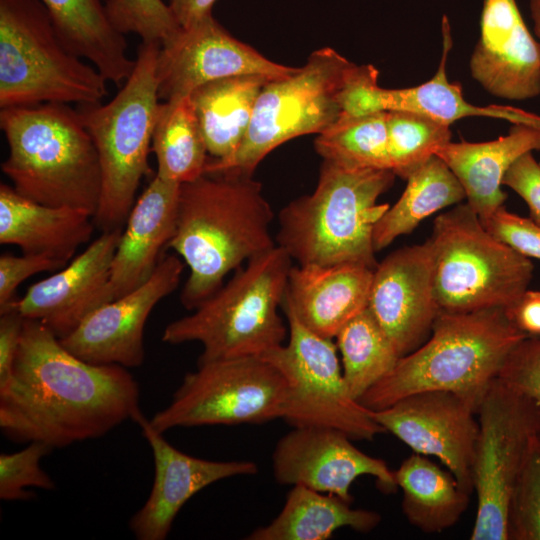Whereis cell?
<instances>
[{
  "instance_id": "cell-37",
  "label": "cell",
  "mask_w": 540,
  "mask_h": 540,
  "mask_svg": "<svg viewBox=\"0 0 540 540\" xmlns=\"http://www.w3.org/2000/svg\"><path fill=\"white\" fill-rule=\"evenodd\" d=\"M507 526L509 540H540V437L511 493Z\"/></svg>"
},
{
  "instance_id": "cell-17",
  "label": "cell",
  "mask_w": 540,
  "mask_h": 540,
  "mask_svg": "<svg viewBox=\"0 0 540 540\" xmlns=\"http://www.w3.org/2000/svg\"><path fill=\"white\" fill-rule=\"evenodd\" d=\"M345 433L328 427H293L277 442L273 474L278 483L302 485L352 503L353 482L360 476L376 478L380 488H397L394 471L386 462L359 450Z\"/></svg>"
},
{
  "instance_id": "cell-42",
  "label": "cell",
  "mask_w": 540,
  "mask_h": 540,
  "mask_svg": "<svg viewBox=\"0 0 540 540\" xmlns=\"http://www.w3.org/2000/svg\"><path fill=\"white\" fill-rule=\"evenodd\" d=\"M67 263L41 254H27L15 256L2 254L0 256V312L13 306L16 298V289L27 278L34 274L56 271L65 267Z\"/></svg>"
},
{
  "instance_id": "cell-11",
  "label": "cell",
  "mask_w": 540,
  "mask_h": 540,
  "mask_svg": "<svg viewBox=\"0 0 540 540\" xmlns=\"http://www.w3.org/2000/svg\"><path fill=\"white\" fill-rule=\"evenodd\" d=\"M474 461L475 522L470 539L509 540L507 514L514 485L540 437V409L529 397L495 378L477 409Z\"/></svg>"
},
{
  "instance_id": "cell-24",
  "label": "cell",
  "mask_w": 540,
  "mask_h": 540,
  "mask_svg": "<svg viewBox=\"0 0 540 540\" xmlns=\"http://www.w3.org/2000/svg\"><path fill=\"white\" fill-rule=\"evenodd\" d=\"M540 151V127L512 124L508 133L486 142H452L440 148V157L461 183L467 204L480 221L504 205L502 182L512 164L526 153Z\"/></svg>"
},
{
  "instance_id": "cell-16",
  "label": "cell",
  "mask_w": 540,
  "mask_h": 540,
  "mask_svg": "<svg viewBox=\"0 0 540 540\" xmlns=\"http://www.w3.org/2000/svg\"><path fill=\"white\" fill-rule=\"evenodd\" d=\"M184 267L178 255L162 257L145 283L96 309L61 344L91 364L141 366L145 323L153 308L176 290Z\"/></svg>"
},
{
  "instance_id": "cell-29",
  "label": "cell",
  "mask_w": 540,
  "mask_h": 540,
  "mask_svg": "<svg viewBox=\"0 0 540 540\" xmlns=\"http://www.w3.org/2000/svg\"><path fill=\"white\" fill-rule=\"evenodd\" d=\"M442 54L437 71L428 81L417 86L386 89L387 111L402 110L427 115L437 121L451 125L466 117H488L506 120L511 124H527L540 127V116L504 105L477 106L463 96L459 83L447 77V62L452 48L449 19L442 17Z\"/></svg>"
},
{
  "instance_id": "cell-25",
  "label": "cell",
  "mask_w": 540,
  "mask_h": 540,
  "mask_svg": "<svg viewBox=\"0 0 540 540\" xmlns=\"http://www.w3.org/2000/svg\"><path fill=\"white\" fill-rule=\"evenodd\" d=\"M87 211L48 206L0 185V243L15 245L27 254H41L67 263L94 231Z\"/></svg>"
},
{
  "instance_id": "cell-5",
  "label": "cell",
  "mask_w": 540,
  "mask_h": 540,
  "mask_svg": "<svg viewBox=\"0 0 540 540\" xmlns=\"http://www.w3.org/2000/svg\"><path fill=\"white\" fill-rule=\"evenodd\" d=\"M0 127L9 147L1 170L20 195L95 216L100 162L78 110L62 103L3 108Z\"/></svg>"
},
{
  "instance_id": "cell-6",
  "label": "cell",
  "mask_w": 540,
  "mask_h": 540,
  "mask_svg": "<svg viewBox=\"0 0 540 540\" xmlns=\"http://www.w3.org/2000/svg\"><path fill=\"white\" fill-rule=\"evenodd\" d=\"M292 265L277 245L251 258L193 313L169 323L162 340L171 345L198 342L197 364L261 356L284 344L289 330L278 309Z\"/></svg>"
},
{
  "instance_id": "cell-33",
  "label": "cell",
  "mask_w": 540,
  "mask_h": 540,
  "mask_svg": "<svg viewBox=\"0 0 540 540\" xmlns=\"http://www.w3.org/2000/svg\"><path fill=\"white\" fill-rule=\"evenodd\" d=\"M347 387L356 400L388 374L400 356L368 308L335 336Z\"/></svg>"
},
{
  "instance_id": "cell-38",
  "label": "cell",
  "mask_w": 540,
  "mask_h": 540,
  "mask_svg": "<svg viewBox=\"0 0 540 540\" xmlns=\"http://www.w3.org/2000/svg\"><path fill=\"white\" fill-rule=\"evenodd\" d=\"M52 448L41 442H30L18 452L0 455V498L5 501L29 500L35 496L27 487L53 490L55 483L40 467L42 457Z\"/></svg>"
},
{
  "instance_id": "cell-40",
  "label": "cell",
  "mask_w": 540,
  "mask_h": 540,
  "mask_svg": "<svg viewBox=\"0 0 540 540\" xmlns=\"http://www.w3.org/2000/svg\"><path fill=\"white\" fill-rule=\"evenodd\" d=\"M498 378L540 409V338L527 336L511 351Z\"/></svg>"
},
{
  "instance_id": "cell-10",
  "label": "cell",
  "mask_w": 540,
  "mask_h": 540,
  "mask_svg": "<svg viewBox=\"0 0 540 540\" xmlns=\"http://www.w3.org/2000/svg\"><path fill=\"white\" fill-rule=\"evenodd\" d=\"M351 64L325 47L311 53L305 65L291 75L270 80L256 100L241 145L227 159H209L205 173L253 175L266 155L281 144L328 129L339 117L337 95Z\"/></svg>"
},
{
  "instance_id": "cell-13",
  "label": "cell",
  "mask_w": 540,
  "mask_h": 540,
  "mask_svg": "<svg viewBox=\"0 0 540 540\" xmlns=\"http://www.w3.org/2000/svg\"><path fill=\"white\" fill-rule=\"evenodd\" d=\"M288 341L260 357L274 365L288 384L283 420L293 427L337 429L352 440L372 441L386 432L370 410L353 398L332 338L307 329L288 310Z\"/></svg>"
},
{
  "instance_id": "cell-22",
  "label": "cell",
  "mask_w": 540,
  "mask_h": 540,
  "mask_svg": "<svg viewBox=\"0 0 540 540\" xmlns=\"http://www.w3.org/2000/svg\"><path fill=\"white\" fill-rule=\"evenodd\" d=\"M373 272L354 263L292 265L281 308L310 331L333 339L367 308Z\"/></svg>"
},
{
  "instance_id": "cell-3",
  "label": "cell",
  "mask_w": 540,
  "mask_h": 540,
  "mask_svg": "<svg viewBox=\"0 0 540 540\" xmlns=\"http://www.w3.org/2000/svg\"><path fill=\"white\" fill-rule=\"evenodd\" d=\"M527 335L503 308L439 311L429 339L402 356L358 400L369 410L427 390H447L480 402L511 351Z\"/></svg>"
},
{
  "instance_id": "cell-43",
  "label": "cell",
  "mask_w": 540,
  "mask_h": 540,
  "mask_svg": "<svg viewBox=\"0 0 540 540\" xmlns=\"http://www.w3.org/2000/svg\"><path fill=\"white\" fill-rule=\"evenodd\" d=\"M502 184L526 202L530 218L540 224V162L535 160L532 152L524 154L512 164Z\"/></svg>"
},
{
  "instance_id": "cell-45",
  "label": "cell",
  "mask_w": 540,
  "mask_h": 540,
  "mask_svg": "<svg viewBox=\"0 0 540 540\" xmlns=\"http://www.w3.org/2000/svg\"><path fill=\"white\" fill-rule=\"evenodd\" d=\"M505 311L520 331L527 336L540 338V291L526 290L521 298Z\"/></svg>"
},
{
  "instance_id": "cell-12",
  "label": "cell",
  "mask_w": 540,
  "mask_h": 540,
  "mask_svg": "<svg viewBox=\"0 0 540 540\" xmlns=\"http://www.w3.org/2000/svg\"><path fill=\"white\" fill-rule=\"evenodd\" d=\"M287 399L284 375L264 358L220 359L197 364L149 421L161 433L176 427L261 424L283 418Z\"/></svg>"
},
{
  "instance_id": "cell-23",
  "label": "cell",
  "mask_w": 540,
  "mask_h": 540,
  "mask_svg": "<svg viewBox=\"0 0 540 540\" xmlns=\"http://www.w3.org/2000/svg\"><path fill=\"white\" fill-rule=\"evenodd\" d=\"M180 185L154 176L135 201L111 264L114 299L145 283L174 236Z\"/></svg>"
},
{
  "instance_id": "cell-32",
  "label": "cell",
  "mask_w": 540,
  "mask_h": 540,
  "mask_svg": "<svg viewBox=\"0 0 540 540\" xmlns=\"http://www.w3.org/2000/svg\"><path fill=\"white\" fill-rule=\"evenodd\" d=\"M151 151L163 180L183 184L205 174L209 153L190 95L160 103Z\"/></svg>"
},
{
  "instance_id": "cell-35",
  "label": "cell",
  "mask_w": 540,
  "mask_h": 540,
  "mask_svg": "<svg viewBox=\"0 0 540 540\" xmlns=\"http://www.w3.org/2000/svg\"><path fill=\"white\" fill-rule=\"evenodd\" d=\"M450 141V125L416 112L387 111L390 168L402 179L406 180Z\"/></svg>"
},
{
  "instance_id": "cell-14",
  "label": "cell",
  "mask_w": 540,
  "mask_h": 540,
  "mask_svg": "<svg viewBox=\"0 0 540 540\" xmlns=\"http://www.w3.org/2000/svg\"><path fill=\"white\" fill-rule=\"evenodd\" d=\"M479 402L447 390L408 395L372 418L415 453L437 457L462 490L474 491V461L479 433Z\"/></svg>"
},
{
  "instance_id": "cell-15",
  "label": "cell",
  "mask_w": 540,
  "mask_h": 540,
  "mask_svg": "<svg viewBox=\"0 0 540 540\" xmlns=\"http://www.w3.org/2000/svg\"><path fill=\"white\" fill-rule=\"evenodd\" d=\"M297 69L273 62L236 39L210 13L181 27L161 44L156 63L158 97L173 100L208 82L232 76L279 79Z\"/></svg>"
},
{
  "instance_id": "cell-2",
  "label": "cell",
  "mask_w": 540,
  "mask_h": 540,
  "mask_svg": "<svg viewBox=\"0 0 540 540\" xmlns=\"http://www.w3.org/2000/svg\"><path fill=\"white\" fill-rule=\"evenodd\" d=\"M273 218L253 175L205 173L181 184L176 230L168 244L189 268L181 303L195 309L230 272L274 248Z\"/></svg>"
},
{
  "instance_id": "cell-44",
  "label": "cell",
  "mask_w": 540,
  "mask_h": 540,
  "mask_svg": "<svg viewBox=\"0 0 540 540\" xmlns=\"http://www.w3.org/2000/svg\"><path fill=\"white\" fill-rule=\"evenodd\" d=\"M24 320L14 305L0 313V387L12 374Z\"/></svg>"
},
{
  "instance_id": "cell-1",
  "label": "cell",
  "mask_w": 540,
  "mask_h": 540,
  "mask_svg": "<svg viewBox=\"0 0 540 540\" xmlns=\"http://www.w3.org/2000/svg\"><path fill=\"white\" fill-rule=\"evenodd\" d=\"M139 402L127 368L88 363L43 323L25 319L12 374L0 387V428L15 442L63 448L134 420Z\"/></svg>"
},
{
  "instance_id": "cell-26",
  "label": "cell",
  "mask_w": 540,
  "mask_h": 540,
  "mask_svg": "<svg viewBox=\"0 0 540 540\" xmlns=\"http://www.w3.org/2000/svg\"><path fill=\"white\" fill-rule=\"evenodd\" d=\"M69 52L90 61L116 84L132 74L136 60L127 55L125 36L111 24L101 0H41Z\"/></svg>"
},
{
  "instance_id": "cell-20",
  "label": "cell",
  "mask_w": 540,
  "mask_h": 540,
  "mask_svg": "<svg viewBox=\"0 0 540 540\" xmlns=\"http://www.w3.org/2000/svg\"><path fill=\"white\" fill-rule=\"evenodd\" d=\"M151 447L154 481L144 505L132 516L129 528L139 540H164L184 504L207 486L235 476L257 473L247 460L213 461L188 455L172 446L142 412L135 419Z\"/></svg>"
},
{
  "instance_id": "cell-41",
  "label": "cell",
  "mask_w": 540,
  "mask_h": 540,
  "mask_svg": "<svg viewBox=\"0 0 540 540\" xmlns=\"http://www.w3.org/2000/svg\"><path fill=\"white\" fill-rule=\"evenodd\" d=\"M497 239L527 258L540 260V224L509 212L504 205L481 222Z\"/></svg>"
},
{
  "instance_id": "cell-34",
  "label": "cell",
  "mask_w": 540,
  "mask_h": 540,
  "mask_svg": "<svg viewBox=\"0 0 540 540\" xmlns=\"http://www.w3.org/2000/svg\"><path fill=\"white\" fill-rule=\"evenodd\" d=\"M316 152L344 165L391 170L387 146V111L337 119L318 134Z\"/></svg>"
},
{
  "instance_id": "cell-18",
  "label": "cell",
  "mask_w": 540,
  "mask_h": 540,
  "mask_svg": "<svg viewBox=\"0 0 540 540\" xmlns=\"http://www.w3.org/2000/svg\"><path fill=\"white\" fill-rule=\"evenodd\" d=\"M367 308L400 357L423 343L440 311L427 240L397 249L377 264Z\"/></svg>"
},
{
  "instance_id": "cell-36",
  "label": "cell",
  "mask_w": 540,
  "mask_h": 540,
  "mask_svg": "<svg viewBox=\"0 0 540 540\" xmlns=\"http://www.w3.org/2000/svg\"><path fill=\"white\" fill-rule=\"evenodd\" d=\"M105 10L112 26L121 34L135 33L142 42L162 44L181 26L162 0H106Z\"/></svg>"
},
{
  "instance_id": "cell-47",
  "label": "cell",
  "mask_w": 540,
  "mask_h": 540,
  "mask_svg": "<svg viewBox=\"0 0 540 540\" xmlns=\"http://www.w3.org/2000/svg\"><path fill=\"white\" fill-rule=\"evenodd\" d=\"M530 12L534 26V32L540 47V0H530Z\"/></svg>"
},
{
  "instance_id": "cell-46",
  "label": "cell",
  "mask_w": 540,
  "mask_h": 540,
  "mask_svg": "<svg viewBox=\"0 0 540 540\" xmlns=\"http://www.w3.org/2000/svg\"><path fill=\"white\" fill-rule=\"evenodd\" d=\"M216 0H168L177 22L181 27H187L204 16L212 13Z\"/></svg>"
},
{
  "instance_id": "cell-28",
  "label": "cell",
  "mask_w": 540,
  "mask_h": 540,
  "mask_svg": "<svg viewBox=\"0 0 540 540\" xmlns=\"http://www.w3.org/2000/svg\"><path fill=\"white\" fill-rule=\"evenodd\" d=\"M274 79L239 75L208 82L190 94L209 155L227 159L241 145L262 88Z\"/></svg>"
},
{
  "instance_id": "cell-9",
  "label": "cell",
  "mask_w": 540,
  "mask_h": 540,
  "mask_svg": "<svg viewBox=\"0 0 540 540\" xmlns=\"http://www.w3.org/2000/svg\"><path fill=\"white\" fill-rule=\"evenodd\" d=\"M427 241L440 311L508 309L528 290L530 258L494 237L467 203L438 215Z\"/></svg>"
},
{
  "instance_id": "cell-39",
  "label": "cell",
  "mask_w": 540,
  "mask_h": 540,
  "mask_svg": "<svg viewBox=\"0 0 540 540\" xmlns=\"http://www.w3.org/2000/svg\"><path fill=\"white\" fill-rule=\"evenodd\" d=\"M379 72L371 64L355 65L346 70L337 99L338 119L356 118L385 112V88L378 84Z\"/></svg>"
},
{
  "instance_id": "cell-4",
  "label": "cell",
  "mask_w": 540,
  "mask_h": 540,
  "mask_svg": "<svg viewBox=\"0 0 540 540\" xmlns=\"http://www.w3.org/2000/svg\"><path fill=\"white\" fill-rule=\"evenodd\" d=\"M391 170L323 159L316 188L278 215L276 245L298 265L354 263L375 269V224L389 204L377 202L393 184Z\"/></svg>"
},
{
  "instance_id": "cell-8",
  "label": "cell",
  "mask_w": 540,
  "mask_h": 540,
  "mask_svg": "<svg viewBox=\"0 0 540 540\" xmlns=\"http://www.w3.org/2000/svg\"><path fill=\"white\" fill-rule=\"evenodd\" d=\"M107 79L67 50L41 0H0V108L100 103Z\"/></svg>"
},
{
  "instance_id": "cell-21",
  "label": "cell",
  "mask_w": 540,
  "mask_h": 540,
  "mask_svg": "<svg viewBox=\"0 0 540 540\" xmlns=\"http://www.w3.org/2000/svg\"><path fill=\"white\" fill-rule=\"evenodd\" d=\"M469 67L496 97L523 101L540 94V47L516 0H483L480 38Z\"/></svg>"
},
{
  "instance_id": "cell-19",
  "label": "cell",
  "mask_w": 540,
  "mask_h": 540,
  "mask_svg": "<svg viewBox=\"0 0 540 540\" xmlns=\"http://www.w3.org/2000/svg\"><path fill=\"white\" fill-rule=\"evenodd\" d=\"M122 228L103 231L68 266L32 284L14 306L62 339L102 305L114 300L111 264Z\"/></svg>"
},
{
  "instance_id": "cell-30",
  "label": "cell",
  "mask_w": 540,
  "mask_h": 540,
  "mask_svg": "<svg viewBox=\"0 0 540 540\" xmlns=\"http://www.w3.org/2000/svg\"><path fill=\"white\" fill-rule=\"evenodd\" d=\"M403 492L402 511L406 519L425 533L442 532L460 519L470 494L458 485L453 474L414 453L394 471Z\"/></svg>"
},
{
  "instance_id": "cell-7",
  "label": "cell",
  "mask_w": 540,
  "mask_h": 540,
  "mask_svg": "<svg viewBox=\"0 0 540 540\" xmlns=\"http://www.w3.org/2000/svg\"><path fill=\"white\" fill-rule=\"evenodd\" d=\"M160 43L142 42L136 65L107 104L77 109L95 144L101 193L94 222L102 232L123 228L143 177L151 173L148 155L160 105L156 63Z\"/></svg>"
},
{
  "instance_id": "cell-27",
  "label": "cell",
  "mask_w": 540,
  "mask_h": 540,
  "mask_svg": "<svg viewBox=\"0 0 540 540\" xmlns=\"http://www.w3.org/2000/svg\"><path fill=\"white\" fill-rule=\"evenodd\" d=\"M380 522L381 516L375 511L356 509L339 496L295 485L278 516L247 539L326 540L341 528L367 533Z\"/></svg>"
},
{
  "instance_id": "cell-31",
  "label": "cell",
  "mask_w": 540,
  "mask_h": 540,
  "mask_svg": "<svg viewBox=\"0 0 540 540\" xmlns=\"http://www.w3.org/2000/svg\"><path fill=\"white\" fill-rule=\"evenodd\" d=\"M404 192L375 224L373 244L378 252L397 237L412 232L428 216L466 199L465 191L449 166L432 156L406 179Z\"/></svg>"
}]
</instances>
